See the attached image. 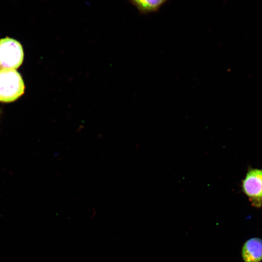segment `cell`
Returning <instances> with one entry per match:
<instances>
[{
  "label": "cell",
  "instance_id": "6da1fadb",
  "mask_svg": "<svg viewBox=\"0 0 262 262\" xmlns=\"http://www.w3.org/2000/svg\"><path fill=\"white\" fill-rule=\"evenodd\" d=\"M24 89L23 80L15 69L0 70V101L16 100L24 93Z\"/></svg>",
  "mask_w": 262,
  "mask_h": 262
},
{
  "label": "cell",
  "instance_id": "7a4b0ae2",
  "mask_svg": "<svg viewBox=\"0 0 262 262\" xmlns=\"http://www.w3.org/2000/svg\"><path fill=\"white\" fill-rule=\"evenodd\" d=\"M24 57L22 47L17 41L6 37L0 40V70L16 69Z\"/></svg>",
  "mask_w": 262,
  "mask_h": 262
},
{
  "label": "cell",
  "instance_id": "3957f363",
  "mask_svg": "<svg viewBox=\"0 0 262 262\" xmlns=\"http://www.w3.org/2000/svg\"><path fill=\"white\" fill-rule=\"evenodd\" d=\"M241 187L253 207L262 206V169L249 168Z\"/></svg>",
  "mask_w": 262,
  "mask_h": 262
},
{
  "label": "cell",
  "instance_id": "277c9868",
  "mask_svg": "<svg viewBox=\"0 0 262 262\" xmlns=\"http://www.w3.org/2000/svg\"><path fill=\"white\" fill-rule=\"evenodd\" d=\"M242 257L244 262H260L262 261V239L252 238L243 245Z\"/></svg>",
  "mask_w": 262,
  "mask_h": 262
},
{
  "label": "cell",
  "instance_id": "5b68a950",
  "mask_svg": "<svg viewBox=\"0 0 262 262\" xmlns=\"http://www.w3.org/2000/svg\"><path fill=\"white\" fill-rule=\"evenodd\" d=\"M140 13L146 14L158 11L168 0H129Z\"/></svg>",
  "mask_w": 262,
  "mask_h": 262
}]
</instances>
